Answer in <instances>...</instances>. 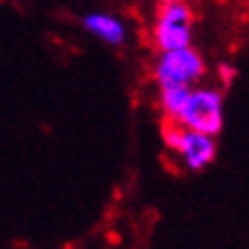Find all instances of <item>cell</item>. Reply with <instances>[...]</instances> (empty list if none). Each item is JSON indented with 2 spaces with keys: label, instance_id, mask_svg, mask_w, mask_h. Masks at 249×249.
<instances>
[{
  "label": "cell",
  "instance_id": "cell-6",
  "mask_svg": "<svg viewBox=\"0 0 249 249\" xmlns=\"http://www.w3.org/2000/svg\"><path fill=\"white\" fill-rule=\"evenodd\" d=\"M188 93H190V89H165V91H160V106H163V112L171 123L176 121V116L179 114V110H182Z\"/></svg>",
  "mask_w": 249,
  "mask_h": 249
},
{
  "label": "cell",
  "instance_id": "cell-2",
  "mask_svg": "<svg viewBox=\"0 0 249 249\" xmlns=\"http://www.w3.org/2000/svg\"><path fill=\"white\" fill-rule=\"evenodd\" d=\"M205 72L203 57L195 49L186 47L179 51H167L157 64V83L160 91L165 89H190Z\"/></svg>",
  "mask_w": 249,
  "mask_h": 249
},
{
  "label": "cell",
  "instance_id": "cell-4",
  "mask_svg": "<svg viewBox=\"0 0 249 249\" xmlns=\"http://www.w3.org/2000/svg\"><path fill=\"white\" fill-rule=\"evenodd\" d=\"M163 140L173 152H178L184 159V165L192 171H198L205 165H209L215 154L213 140L207 135L188 131L178 123H171L163 129Z\"/></svg>",
  "mask_w": 249,
  "mask_h": 249
},
{
  "label": "cell",
  "instance_id": "cell-3",
  "mask_svg": "<svg viewBox=\"0 0 249 249\" xmlns=\"http://www.w3.org/2000/svg\"><path fill=\"white\" fill-rule=\"evenodd\" d=\"M154 38L160 51H179L190 47L192 38V13L182 0L165 2L159 21L154 26Z\"/></svg>",
  "mask_w": 249,
  "mask_h": 249
},
{
  "label": "cell",
  "instance_id": "cell-5",
  "mask_svg": "<svg viewBox=\"0 0 249 249\" xmlns=\"http://www.w3.org/2000/svg\"><path fill=\"white\" fill-rule=\"evenodd\" d=\"M83 26L87 28V32H91L93 36H97L99 40L108 42V45H121L127 36L124 23L116 17H112L108 13H91L83 19Z\"/></svg>",
  "mask_w": 249,
  "mask_h": 249
},
{
  "label": "cell",
  "instance_id": "cell-1",
  "mask_svg": "<svg viewBox=\"0 0 249 249\" xmlns=\"http://www.w3.org/2000/svg\"><path fill=\"white\" fill-rule=\"evenodd\" d=\"M179 127L188 131L213 138L215 133L222 131V95L213 89H190L188 97L176 116Z\"/></svg>",
  "mask_w": 249,
  "mask_h": 249
},
{
  "label": "cell",
  "instance_id": "cell-7",
  "mask_svg": "<svg viewBox=\"0 0 249 249\" xmlns=\"http://www.w3.org/2000/svg\"><path fill=\"white\" fill-rule=\"evenodd\" d=\"M165 2H173V0H165Z\"/></svg>",
  "mask_w": 249,
  "mask_h": 249
}]
</instances>
